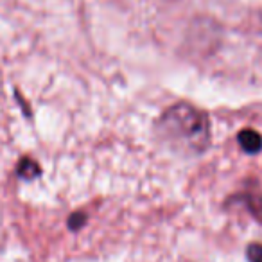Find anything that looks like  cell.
<instances>
[{"instance_id": "cell-3", "label": "cell", "mask_w": 262, "mask_h": 262, "mask_svg": "<svg viewBox=\"0 0 262 262\" xmlns=\"http://www.w3.org/2000/svg\"><path fill=\"white\" fill-rule=\"evenodd\" d=\"M18 176L20 178H26V180H33L36 176H40V167L34 160L31 158H24L18 165Z\"/></svg>"}, {"instance_id": "cell-1", "label": "cell", "mask_w": 262, "mask_h": 262, "mask_svg": "<svg viewBox=\"0 0 262 262\" xmlns=\"http://www.w3.org/2000/svg\"><path fill=\"white\" fill-rule=\"evenodd\" d=\"M157 131L162 142L183 155H200L210 144V122L205 112L187 102H178L158 119Z\"/></svg>"}, {"instance_id": "cell-2", "label": "cell", "mask_w": 262, "mask_h": 262, "mask_svg": "<svg viewBox=\"0 0 262 262\" xmlns=\"http://www.w3.org/2000/svg\"><path fill=\"white\" fill-rule=\"evenodd\" d=\"M239 144L246 153L250 155H257L262 149V137L258 135L257 131L253 129H243L239 133Z\"/></svg>"}, {"instance_id": "cell-4", "label": "cell", "mask_w": 262, "mask_h": 262, "mask_svg": "<svg viewBox=\"0 0 262 262\" xmlns=\"http://www.w3.org/2000/svg\"><path fill=\"white\" fill-rule=\"evenodd\" d=\"M246 257L250 262H262V244L251 243L246 248Z\"/></svg>"}]
</instances>
